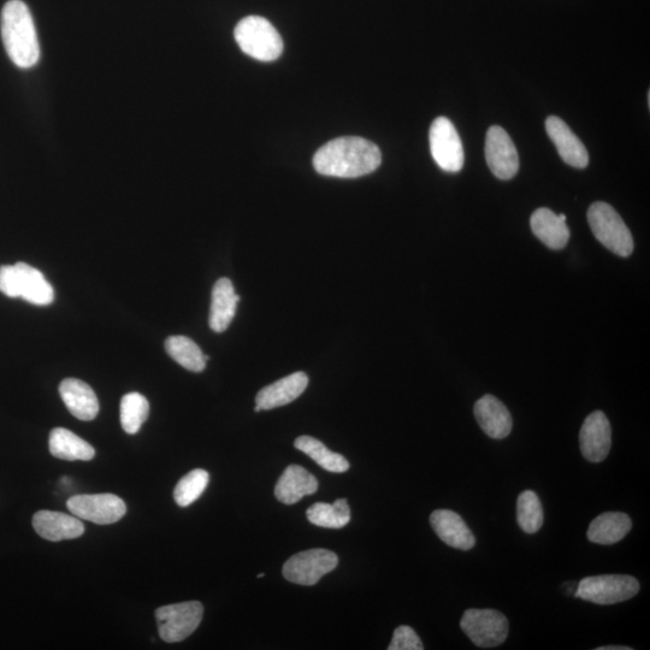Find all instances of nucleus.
<instances>
[{"label":"nucleus","mask_w":650,"mask_h":650,"mask_svg":"<svg viewBox=\"0 0 650 650\" xmlns=\"http://www.w3.org/2000/svg\"><path fill=\"white\" fill-rule=\"evenodd\" d=\"M382 155L371 141L345 137L329 141L313 157V167L324 176L354 179L374 173L380 167Z\"/></svg>","instance_id":"1"},{"label":"nucleus","mask_w":650,"mask_h":650,"mask_svg":"<svg viewBox=\"0 0 650 650\" xmlns=\"http://www.w3.org/2000/svg\"><path fill=\"white\" fill-rule=\"evenodd\" d=\"M2 38L5 50L17 67L29 69L39 62L40 45L27 5L10 0L2 11Z\"/></svg>","instance_id":"2"},{"label":"nucleus","mask_w":650,"mask_h":650,"mask_svg":"<svg viewBox=\"0 0 650 650\" xmlns=\"http://www.w3.org/2000/svg\"><path fill=\"white\" fill-rule=\"evenodd\" d=\"M0 292L39 306L50 305L55 300V291L45 276L26 263L0 268Z\"/></svg>","instance_id":"3"},{"label":"nucleus","mask_w":650,"mask_h":650,"mask_svg":"<svg viewBox=\"0 0 650 650\" xmlns=\"http://www.w3.org/2000/svg\"><path fill=\"white\" fill-rule=\"evenodd\" d=\"M234 37L240 49L258 61L273 62L282 55L281 35L264 17H245L236 26Z\"/></svg>","instance_id":"4"},{"label":"nucleus","mask_w":650,"mask_h":650,"mask_svg":"<svg viewBox=\"0 0 650 650\" xmlns=\"http://www.w3.org/2000/svg\"><path fill=\"white\" fill-rule=\"evenodd\" d=\"M588 222L595 238L607 250L620 257H629L634 251V239L618 212L604 202L594 203L588 210Z\"/></svg>","instance_id":"5"},{"label":"nucleus","mask_w":650,"mask_h":650,"mask_svg":"<svg viewBox=\"0 0 650 650\" xmlns=\"http://www.w3.org/2000/svg\"><path fill=\"white\" fill-rule=\"evenodd\" d=\"M640 592V583L632 576L602 575L585 577L577 585L576 598L596 605H614L628 601Z\"/></svg>","instance_id":"6"},{"label":"nucleus","mask_w":650,"mask_h":650,"mask_svg":"<svg viewBox=\"0 0 650 650\" xmlns=\"http://www.w3.org/2000/svg\"><path fill=\"white\" fill-rule=\"evenodd\" d=\"M204 607L199 601L182 602L156 610L159 636L164 642L186 640L202 623Z\"/></svg>","instance_id":"7"},{"label":"nucleus","mask_w":650,"mask_h":650,"mask_svg":"<svg viewBox=\"0 0 650 650\" xmlns=\"http://www.w3.org/2000/svg\"><path fill=\"white\" fill-rule=\"evenodd\" d=\"M460 628L475 646L494 648L501 646L506 641L510 624L504 614L499 611L471 608L463 614Z\"/></svg>","instance_id":"8"},{"label":"nucleus","mask_w":650,"mask_h":650,"mask_svg":"<svg viewBox=\"0 0 650 650\" xmlns=\"http://www.w3.org/2000/svg\"><path fill=\"white\" fill-rule=\"evenodd\" d=\"M339 564L338 555L328 549H309L293 555L283 565V576L287 581L311 587L323 576L336 569Z\"/></svg>","instance_id":"9"},{"label":"nucleus","mask_w":650,"mask_h":650,"mask_svg":"<svg viewBox=\"0 0 650 650\" xmlns=\"http://www.w3.org/2000/svg\"><path fill=\"white\" fill-rule=\"evenodd\" d=\"M430 150L434 161L447 173H458L464 167V149L457 129L446 117H439L430 127Z\"/></svg>","instance_id":"10"},{"label":"nucleus","mask_w":650,"mask_h":650,"mask_svg":"<svg viewBox=\"0 0 650 650\" xmlns=\"http://www.w3.org/2000/svg\"><path fill=\"white\" fill-rule=\"evenodd\" d=\"M67 507L75 517L100 525L114 524L127 512L124 501L114 494L75 495Z\"/></svg>","instance_id":"11"},{"label":"nucleus","mask_w":650,"mask_h":650,"mask_svg":"<svg viewBox=\"0 0 650 650\" xmlns=\"http://www.w3.org/2000/svg\"><path fill=\"white\" fill-rule=\"evenodd\" d=\"M486 159L489 169L500 180H511L518 173V152L505 129L498 126L489 128Z\"/></svg>","instance_id":"12"},{"label":"nucleus","mask_w":650,"mask_h":650,"mask_svg":"<svg viewBox=\"0 0 650 650\" xmlns=\"http://www.w3.org/2000/svg\"><path fill=\"white\" fill-rule=\"evenodd\" d=\"M612 429L610 421L602 411H595L585 418L579 433V447L583 457L590 463H601L610 454Z\"/></svg>","instance_id":"13"},{"label":"nucleus","mask_w":650,"mask_h":650,"mask_svg":"<svg viewBox=\"0 0 650 650\" xmlns=\"http://www.w3.org/2000/svg\"><path fill=\"white\" fill-rule=\"evenodd\" d=\"M548 137L552 139L559 156L573 168L588 167L589 155L587 149L569 126L557 116H549L546 121Z\"/></svg>","instance_id":"14"},{"label":"nucleus","mask_w":650,"mask_h":650,"mask_svg":"<svg viewBox=\"0 0 650 650\" xmlns=\"http://www.w3.org/2000/svg\"><path fill=\"white\" fill-rule=\"evenodd\" d=\"M33 527L44 540L59 542L74 540L84 535L85 525L80 518L62 512L39 511L34 514Z\"/></svg>","instance_id":"15"},{"label":"nucleus","mask_w":650,"mask_h":650,"mask_svg":"<svg viewBox=\"0 0 650 650\" xmlns=\"http://www.w3.org/2000/svg\"><path fill=\"white\" fill-rule=\"evenodd\" d=\"M430 524L440 540L449 547L470 551L476 545L474 534L458 513L436 510L431 513Z\"/></svg>","instance_id":"16"},{"label":"nucleus","mask_w":650,"mask_h":650,"mask_svg":"<svg viewBox=\"0 0 650 650\" xmlns=\"http://www.w3.org/2000/svg\"><path fill=\"white\" fill-rule=\"evenodd\" d=\"M59 394L69 412L80 421L90 422L98 416L97 395L86 382L78 378H67L59 386Z\"/></svg>","instance_id":"17"},{"label":"nucleus","mask_w":650,"mask_h":650,"mask_svg":"<svg viewBox=\"0 0 650 650\" xmlns=\"http://www.w3.org/2000/svg\"><path fill=\"white\" fill-rule=\"evenodd\" d=\"M307 386H309V377L305 372H294L260 390L256 397V404L262 411L277 409L297 400Z\"/></svg>","instance_id":"18"},{"label":"nucleus","mask_w":650,"mask_h":650,"mask_svg":"<svg viewBox=\"0 0 650 650\" xmlns=\"http://www.w3.org/2000/svg\"><path fill=\"white\" fill-rule=\"evenodd\" d=\"M474 412L481 429L492 439L502 440L511 434V413L493 395H484L483 398L478 400Z\"/></svg>","instance_id":"19"},{"label":"nucleus","mask_w":650,"mask_h":650,"mask_svg":"<svg viewBox=\"0 0 650 650\" xmlns=\"http://www.w3.org/2000/svg\"><path fill=\"white\" fill-rule=\"evenodd\" d=\"M318 481L315 476L299 465H291L276 483L275 496L282 504H297L306 495L315 494Z\"/></svg>","instance_id":"20"},{"label":"nucleus","mask_w":650,"mask_h":650,"mask_svg":"<svg viewBox=\"0 0 650 650\" xmlns=\"http://www.w3.org/2000/svg\"><path fill=\"white\" fill-rule=\"evenodd\" d=\"M240 297L235 293L233 282L226 277L218 280L212 289L210 328L215 333H223L232 323Z\"/></svg>","instance_id":"21"},{"label":"nucleus","mask_w":650,"mask_h":650,"mask_svg":"<svg viewBox=\"0 0 650 650\" xmlns=\"http://www.w3.org/2000/svg\"><path fill=\"white\" fill-rule=\"evenodd\" d=\"M632 528L631 518L622 512H606L590 523L587 537L598 545L611 546L622 541Z\"/></svg>","instance_id":"22"},{"label":"nucleus","mask_w":650,"mask_h":650,"mask_svg":"<svg viewBox=\"0 0 650 650\" xmlns=\"http://www.w3.org/2000/svg\"><path fill=\"white\" fill-rule=\"evenodd\" d=\"M530 224L536 238L552 250H563L569 242L570 230L566 221L552 210L537 209L531 216Z\"/></svg>","instance_id":"23"},{"label":"nucleus","mask_w":650,"mask_h":650,"mask_svg":"<svg viewBox=\"0 0 650 650\" xmlns=\"http://www.w3.org/2000/svg\"><path fill=\"white\" fill-rule=\"evenodd\" d=\"M49 446L53 457L67 460V462H76V460L90 462L96 455V451L90 443L64 428H56L51 431Z\"/></svg>","instance_id":"24"},{"label":"nucleus","mask_w":650,"mask_h":650,"mask_svg":"<svg viewBox=\"0 0 650 650\" xmlns=\"http://www.w3.org/2000/svg\"><path fill=\"white\" fill-rule=\"evenodd\" d=\"M295 448L299 451L309 455V457L317 465L321 466L324 470L335 472V474H342L350 469V463L341 454L330 451L323 443L315 437L300 436L294 442Z\"/></svg>","instance_id":"25"},{"label":"nucleus","mask_w":650,"mask_h":650,"mask_svg":"<svg viewBox=\"0 0 650 650\" xmlns=\"http://www.w3.org/2000/svg\"><path fill=\"white\" fill-rule=\"evenodd\" d=\"M165 351L177 364L192 372H202L206 368L209 357L200 350L199 346L186 336H170L165 341Z\"/></svg>","instance_id":"26"},{"label":"nucleus","mask_w":650,"mask_h":650,"mask_svg":"<svg viewBox=\"0 0 650 650\" xmlns=\"http://www.w3.org/2000/svg\"><path fill=\"white\" fill-rule=\"evenodd\" d=\"M306 516L310 523L316 525V527L342 529L350 523L351 508L345 499L336 500L334 504L317 502L307 510Z\"/></svg>","instance_id":"27"},{"label":"nucleus","mask_w":650,"mask_h":650,"mask_svg":"<svg viewBox=\"0 0 650 650\" xmlns=\"http://www.w3.org/2000/svg\"><path fill=\"white\" fill-rule=\"evenodd\" d=\"M121 424L129 435L139 433L150 415L149 401L140 393H129L121 400Z\"/></svg>","instance_id":"28"},{"label":"nucleus","mask_w":650,"mask_h":650,"mask_svg":"<svg viewBox=\"0 0 650 650\" xmlns=\"http://www.w3.org/2000/svg\"><path fill=\"white\" fill-rule=\"evenodd\" d=\"M543 508L533 490H525L517 501V520L520 529L527 534H535L543 525Z\"/></svg>","instance_id":"29"},{"label":"nucleus","mask_w":650,"mask_h":650,"mask_svg":"<svg viewBox=\"0 0 650 650\" xmlns=\"http://www.w3.org/2000/svg\"><path fill=\"white\" fill-rule=\"evenodd\" d=\"M210 475L208 471L197 469L182 477L176 484L174 490V499L176 504L181 507L192 505L203 495L208 488Z\"/></svg>","instance_id":"30"},{"label":"nucleus","mask_w":650,"mask_h":650,"mask_svg":"<svg viewBox=\"0 0 650 650\" xmlns=\"http://www.w3.org/2000/svg\"><path fill=\"white\" fill-rule=\"evenodd\" d=\"M424 646L417 632L410 626H399L394 631L393 640L390 642L388 650H423Z\"/></svg>","instance_id":"31"},{"label":"nucleus","mask_w":650,"mask_h":650,"mask_svg":"<svg viewBox=\"0 0 650 650\" xmlns=\"http://www.w3.org/2000/svg\"><path fill=\"white\" fill-rule=\"evenodd\" d=\"M631 649H632V648H630V647H625V646H623V647H618V646H613V647H612V646H607V647H600V648H598V649H596V650H631Z\"/></svg>","instance_id":"32"},{"label":"nucleus","mask_w":650,"mask_h":650,"mask_svg":"<svg viewBox=\"0 0 650 650\" xmlns=\"http://www.w3.org/2000/svg\"><path fill=\"white\" fill-rule=\"evenodd\" d=\"M264 576H265V573H260V575H258V578H263Z\"/></svg>","instance_id":"33"}]
</instances>
